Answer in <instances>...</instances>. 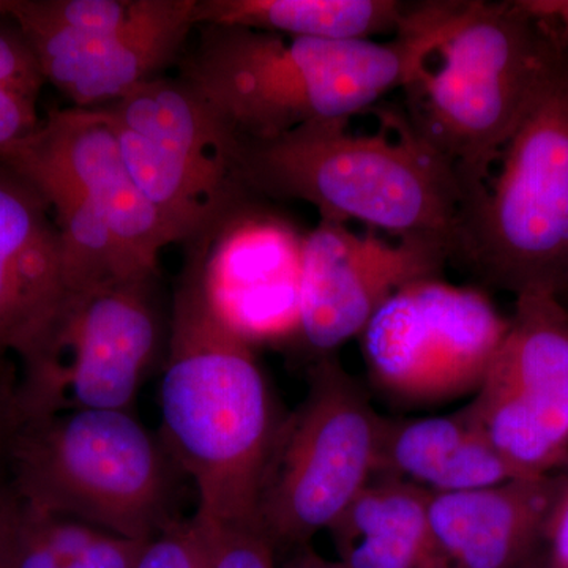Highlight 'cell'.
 <instances>
[{
    "label": "cell",
    "mask_w": 568,
    "mask_h": 568,
    "mask_svg": "<svg viewBox=\"0 0 568 568\" xmlns=\"http://www.w3.org/2000/svg\"><path fill=\"white\" fill-rule=\"evenodd\" d=\"M567 74V48L525 0L446 2L432 47L402 89L403 118L457 175L463 212L487 189L508 141Z\"/></svg>",
    "instance_id": "obj_1"
},
{
    "label": "cell",
    "mask_w": 568,
    "mask_h": 568,
    "mask_svg": "<svg viewBox=\"0 0 568 568\" xmlns=\"http://www.w3.org/2000/svg\"><path fill=\"white\" fill-rule=\"evenodd\" d=\"M444 2H414L390 41L291 39L201 26L179 78L237 140H271L305 123L349 121L402 91L435 40Z\"/></svg>",
    "instance_id": "obj_2"
},
{
    "label": "cell",
    "mask_w": 568,
    "mask_h": 568,
    "mask_svg": "<svg viewBox=\"0 0 568 568\" xmlns=\"http://www.w3.org/2000/svg\"><path fill=\"white\" fill-rule=\"evenodd\" d=\"M186 246L160 386L163 444L193 478L196 514L260 523L265 473L282 424L252 345L213 308L200 248Z\"/></svg>",
    "instance_id": "obj_3"
},
{
    "label": "cell",
    "mask_w": 568,
    "mask_h": 568,
    "mask_svg": "<svg viewBox=\"0 0 568 568\" xmlns=\"http://www.w3.org/2000/svg\"><path fill=\"white\" fill-rule=\"evenodd\" d=\"M347 125L312 122L271 140H237L239 181L250 196L313 205L325 222L354 220L452 246L465 205L454 171L414 136L402 112H387L377 134Z\"/></svg>",
    "instance_id": "obj_4"
},
{
    "label": "cell",
    "mask_w": 568,
    "mask_h": 568,
    "mask_svg": "<svg viewBox=\"0 0 568 568\" xmlns=\"http://www.w3.org/2000/svg\"><path fill=\"white\" fill-rule=\"evenodd\" d=\"M174 459L125 409H80L18 422L3 467L22 506L134 540L174 521Z\"/></svg>",
    "instance_id": "obj_5"
},
{
    "label": "cell",
    "mask_w": 568,
    "mask_h": 568,
    "mask_svg": "<svg viewBox=\"0 0 568 568\" xmlns=\"http://www.w3.org/2000/svg\"><path fill=\"white\" fill-rule=\"evenodd\" d=\"M499 170L459 216L450 263L515 295L568 287V74L500 153Z\"/></svg>",
    "instance_id": "obj_6"
},
{
    "label": "cell",
    "mask_w": 568,
    "mask_h": 568,
    "mask_svg": "<svg viewBox=\"0 0 568 568\" xmlns=\"http://www.w3.org/2000/svg\"><path fill=\"white\" fill-rule=\"evenodd\" d=\"M151 283L126 280L69 294L17 355L18 422L67 410H130L159 355Z\"/></svg>",
    "instance_id": "obj_7"
},
{
    "label": "cell",
    "mask_w": 568,
    "mask_h": 568,
    "mask_svg": "<svg viewBox=\"0 0 568 568\" xmlns=\"http://www.w3.org/2000/svg\"><path fill=\"white\" fill-rule=\"evenodd\" d=\"M100 108L173 244L204 237L252 197L235 170L237 138L181 78H152Z\"/></svg>",
    "instance_id": "obj_8"
},
{
    "label": "cell",
    "mask_w": 568,
    "mask_h": 568,
    "mask_svg": "<svg viewBox=\"0 0 568 568\" xmlns=\"http://www.w3.org/2000/svg\"><path fill=\"white\" fill-rule=\"evenodd\" d=\"M384 417L335 358H321L294 416L280 425L260 523L275 548L305 547L376 474Z\"/></svg>",
    "instance_id": "obj_9"
},
{
    "label": "cell",
    "mask_w": 568,
    "mask_h": 568,
    "mask_svg": "<svg viewBox=\"0 0 568 568\" xmlns=\"http://www.w3.org/2000/svg\"><path fill=\"white\" fill-rule=\"evenodd\" d=\"M508 325L480 287L418 280L377 310L361 334L362 354L392 399L435 405L478 390Z\"/></svg>",
    "instance_id": "obj_10"
},
{
    "label": "cell",
    "mask_w": 568,
    "mask_h": 568,
    "mask_svg": "<svg viewBox=\"0 0 568 568\" xmlns=\"http://www.w3.org/2000/svg\"><path fill=\"white\" fill-rule=\"evenodd\" d=\"M517 478L568 463V308L558 295L521 294L506 338L467 405Z\"/></svg>",
    "instance_id": "obj_11"
},
{
    "label": "cell",
    "mask_w": 568,
    "mask_h": 568,
    "mask_svg": "<svg viewBox=\"0 0 568 568\" xmlns=\"http://www.w3.org/2000/svg\"><path fill=\"white\" fill-rule=\"evenodd\" d=\"M443 237L405 235L396 244L345 223L321 220L302 237L298 335L324 357L361 336L388 298L407 284L439 278L450 263Z\"/></svg>",
    "instance_id": "obj_12"
},
{
    "label": "cell",
    "mask_w": 568,
    "mask_h": 568,
    "mask_svg": "<svg viewBox=\"0 0 568 568\" xmlns=\"http://www.w3.org/2000/svg\"><path fill=\"white\" fill-rule=\"evenodd\" d=\"M190 244L213 308L250 345L297 332L302 237L290 223L250 197Z\"/></svg>",
    "instance_id": "obj_13"
},
{
    "label": "cell",
    "mask_w": 568,
    "mask_h": 568,
    "mask_svg": "<svg viewBox=\"0 0 568 568\" xmlns=\"http://www.w3.org/2000/svg\"><path fill=\"white\" fill-rule=\"evenodd\" d=\"M48 168L73 183L102 213L112 233L148 271L173 244L123 162L118 138L102 108L52 111L24 140L0 151V164Z\"/></svg>",
    "instance_id": "obj_14"
},
{
    "label": "cell",
    "mask_w": 568,
    "mask_h": 568,
    "mask_svg": "<svg viewBox=\"0 0 568 568\" xmlns=\"http://www.w3.org/2000/svg\"><path fill=\"white\" fill-rule=\"evenodd\" d=\"M194 6L196 0H168L151 20L106 36H73L31 22L14 24L36 51L47 82L77 108H100L123 99L179 58L196 28Z\"/></svg>",
    "instance_id": "obj_15"
},
{
    "label": "cell",
    "mask_w": 568,
    "mask_h": 568,
    "mask_svg": "<svg viewBox=\"0 0 568 568\" xmlns=\"http://www.w3.org/2000/svg\"><path fill=\"white\" fill-rule=\"evenodd\" d=\"M48 204L0 166V364L39 334L71 293Z\"/></svg>",
    "instance_id": "obj_16"
},
{
    "label": "cell",
    "mask_w": 568,
    "mask_h": 568,
    "mask_svg": "<svg viewBox=\"0 0 568 568\" xmlns=\"http://www.w3.org/2000/svg\"><path fill=\"white\" fill-rule=\"evenodd\" d=\"M560 478H514L429 496V523L455 568H514L545 537Z\"/></svg>",
    "instance_id": "obj_17"
},
{
    "label": "cell",
    "mask_w": 568,
    "mask_h": 568,
    "mask_svg": "<svg viewBox=\"0 0 568 568\" xmlns=\"http://www.w3.org/2000/svg\"><path fill=\"white\" fill-rule=\"evenodd\" d=\"M376 473L433 495L517 478L467 406L450 416L384 418Z\"/></svg>",
    "instance_id": "obj_18"
},
{
    "label": "cell",
    "mask_w": 568,
    "mask_h": 568,
    "mask_svg": "<svg viewBox=\"0 0 568 568\" xmlns=\"http://www.w3.org/2000/svg\"><path fill=\"white\" fill-rule=\"evenodd\" d=\"M432 493L396 480L369 481L328 529L343 568H455L429 523Z\"/></svg>",
    "instance_id": "obj_19"
},
{
    "label": "cell",
    "mask_w": 568,
    "mask_h": 568,
    "mask_svg": "<svg viewBox=\"0 0 568 568\" xmlns=\"http://www.w3.org/2000/svg\"><path fill=\"white\" fill-rule=\"evenodd\" d=\"M414 2L398 0H196L194 24L231 26L323 41L395 39Z\"/></svg>",
    "instance_id": "obj_20"
},
{
    "label": "cell",
    "mask_w": 568,
    "mask_h": 568,
    "mask_svg": "<svg viewBox=\"0 0 568 568\" xmlns=\"http://www.w3.org/2000/svg\"><path fill=\"white\" fill-rule=\"evenodd\" d=\"M2 168L32 186L51 209L71 293L155 275L119 242L102 213L61 174L28 163Z\"/></svg>",
    "instance_id": "obj_21"
},
{
    "label": "cell",
    "mask_w": 568,
    "mask_h": 568,
    "mask_svg": "<svg viewBox=\"0 0 568 568\" xmlns=\"http://www.w3.org/2000/svg\"><path fill=\"white\" fill-rule=\"evenodd\" d=\"M148 541L21 504L6 568H134Z\"/></svg>",
    "instance_id": "obj_22"
},
{
    "label": "cell",
    "mask_w": 568,
    "mask_h": 568,
    "mask_svg": "<svg viewBox=\"0 0 568 568\" xmlns=\"http://www.w3.org/2000/svg\"><path fill=\"white\" fill-rule=\"evenodd\" d=\"M168 0H14L10 18L73 36H106L151 20Z\"/></svg>",
    "instance_id": "obj_23"
},
{
    "label": "cell",
    "mask_w": 568,
    "mask_h": 568,
    "mask_svg": "<svg viewBox=\"0 0 568 568\" xmlns=\"http://www.w3.org/2000/svg\"><path fill=\"white\" fill-rule=\"evenodd\" d=\"M193 517L203 541L205 568H275V545L261 523Z\"/></svg>",
    "instance_id": "obj_24"
},
{
    "label": "cell",
    "mask_w": 568,
    "mask_h": 568,
    "mask_svg": "<svg viewBox=\"0 0 568 568\" xmlns=\"http://www.w3.org/2000/svg\"><path fill=\"white\" fill-rule=\"evenodd\" d=\"M134 568H205L203 541L194 517L174 519L145 544Z\"/></svg>",
    "instance_id": "obj_25"
},
{
    "label": "cell",
    "mask_w": 568,
    "mask_h": 568,
    "mask_svg": "<svg viewBox=\"0 0 568 568\" xmlns=\"http://www.w3.org/2000/svg\"><path fill=\"white\" fill-rule=\"evenodd\" d=\"M44 74L36 51L20 28L0 26V88L39 100Z\"/></svg>",
    "instance_id": "obj_26"
},
{
    "label": "cell",
    "mask_w": 568,
    "mask_h": 568,
    "mask_svg": "<svg viewBox=\"0 0 568 568\" xmlns=\"http://www.w3.org/2000/svg\"><path fill=\"white\" fill-rule=\"evenodd\" d=\"M37 99L0 88V151L39 129Z\"/></svg>",
    "instance_id": "obj_27"
},
{
    "label": "cell",
    "mask_w": 568,
    "mask_h": 568,
    "mask_svg": "<svg viewBox=\"0 0 568 568\" xmlns=\"http://www.w3.org/2000/svg\"><path fill=\"white\" fill-rule=\"evenodd\" d=\"M545 537L551 541L559 568H568V478H560L555 503L549 510Z\"/></svg>",
    "instance_id": "obj_28"
},
{
    "label": "cell",
    "mask_w": 568,
    "mask_h": 568,
    "mask_svg": "<svg viewBox=\"0 0 568 568\" xmlns=\"http://www.w3.org/2000/svg\"><path fill=\"white\" fill-rule=\"evenodd\" d=\"M17 369L10 362L0 364V463L6 458L7 447L17 428V405H14Z\"/></svg>",
    "instance_id": "obj_29"
},
{
    "label": "cell",
    "mask_w": 568,
    "mask_h": 568,
    "mask_svg": "<svg viewBox=\"0 0 568 568\" xmlns=\"http://www.w3.org/2000/svg\"><path fill=\"white\" fill-rule=\"evenodd\" d=\"M21 503L11 488L6 467L0 463V568H6L11 538L20 517Z\"/></svg>",
    "instance_id": "obj_30"
},
{
    "label": "cell",
    "mask_w": 568,
    "mask_h": 568,
    "mask_svg": "<svg viewBox=\"0 0 568 568\" xmlns=\"http://www.w3.org/2000/svg\"><path fill=\"white\" fill-rule=\"evenodd\" d=\"M530 11L547 21L568 50V0H525Z\"/></svg>",
    "instance_id": "obj_31"
},
{
    "label": "cell",
    "mask_w": 568,
    "mask_h": 568,
    "mask_svg": "<svg viewBox=\"0 0 568 568\" xmlns=\"http://www.w3.org/2000/svg\"><path fill=\"white\" fill-rule=\"evenodd\" d=\"M287 568H343V566L339 562H331V560L320 558L313 552H305V555L298 556Z\"/></svg>",
    "instance_id": "obj_32"
},
{
    "label": "cell",
    "mask_w": 568,
    "mask_h": 568,
    "mask_svg": "<svg viewBox=\"0 0 568 568\" xmlns=\"http://www.w3.org/2000/svg\"><path fill=\"white\" fill-rule=\"evenodd\" d=\"M14 0H0V17H10Z\"/></svg>",
    "instance_id": "obj_33"
},
{
    "label": "cell",
    "mask_w": 568,
    "mask_h": 568,
    "mask_svg": "<svg viewBox=\"0 0 568 568\" xmlns=\"http://www.w3.org/2000/svg\"><path fill=\"white\" fill-rule=\"evenodd\" d=\"M560 298H562V301H564V298H568V287L566 290V293H564L562 297H560Z\"/></svg>",
    "instance_id": "obj_34"
}]
</instances>
